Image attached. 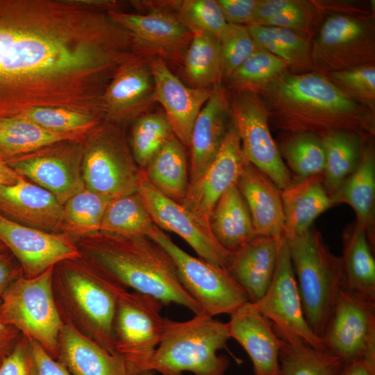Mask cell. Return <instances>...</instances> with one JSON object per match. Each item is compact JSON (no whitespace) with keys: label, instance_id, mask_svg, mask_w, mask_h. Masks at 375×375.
Returning <instances> with one entry per match:
<instances>
[{"label":"cell","instance_id":"6da1fadb","mask_svg":"<svg viewBox=\"0 0 375 375\" xmlns=\"http://www.w3.org/2000/svg\"><path fill=\"white\" fill-rule=\"evenodd\" d=\"M133 53L108 12L69 0H0V117L51 106L102 119L105 89Z\"/></svg>","mask_w":375,"mask_h":375},{"label":"cell","instance_id":"7a4b0ae2","mask_svg":"<svg viewBox=\"0 0 375 375\" xmlns=\"http://www.w3.org/2000/svg\"><path fill=\"white\" fill-rule=\"evenodd\" d=\"M262 100L269 125L289 133L319 137L334 131L374 135V114L338 88L324 73L285 70L251 90Z\"/></svg>","mask_w":375,"mask_h":375},{"label":"cell","instance_id":"3957f363","mask_svg":"<svg viewBox=\"0 0 375 375\" xmlns=\"http://www.w3.org/2000/svg\"><path fill=\"white\" fill-rule=\"evenodd\" d=\"M76 243L84 256L126 288L203 313L183 286L171 256L149 236L98 231Z\"/></svg>","mask_w":375,"mask_h":375},{"label":"cell","instance_id":"277c9868","mask_svg":"<svg viewBox=\"0 0 375 375\" xmlns=\"http://www.w3.org/2000/svg\"><path fill=\"white\" fill-rule=\"evenodd\" d=\"M53 289L63 321L111 353L117 299L126 288L83 255L54 267Z\"/></svg>","mask_w":375,"mask_h":375},{"label":"cell","instance_id":"5b68a950","mask_svg":"<svg viewBox=\"0 0 375 375\" xmlns=\"http://www.w3.org/2000/svg\"><path fill=\"white\" fill-rule=\"evenodd\" d=\"M230 339L226 323L201 313L184 322L166 318L165 329L147 371L162 375H225L229 360L217 351Z\"/></svg>","mask_w":375,"mask_h":375},{"label":"cell","instance_id":"8992f818","mask_svg":"<svg viewBox=\"0 0 375 375\" xmlns=\"http://www.w3.org/2000/svg\"><path fill=\"white\" fill-rule=\"evenodd\" d=\"M288 240L304 317L322 339L342 289L340 257L330 251L321 233L312 228Z\"/></svg>","mask_w":375,"mask_h":375},{"label":"cell","instance_id":"52a82bcc","mask_svg":"<svg viewBox=\"0 0 375 375\" xmlns=\"http://www.w3.org/2000/svg\"><path fill=\"white\" fill-rule=\"evenodd\" d=\"M54 267L34 277L22 270L1 298L0 320L29 341L38 343L58 360V340L64 322L53 289Z\"/></svg>","mask_w":375,"mask_h":375},{"label":"cell","instance_id":"ba28073f","mask_svg":"<svg viewBox=\"0 0 375 375\" xmlns=\"http://www.w3.org/2000/svg\"><path fill=\"white\" fill-rule=\"evenodd\" d=\"M140 168L121 126L103 120L83 141L85 187L112 200L138 192Z\"/></svg>","mask_w":375,"mask_h":375},{"label":"cell","instance_id":"9c48e42d","mask_svg":"<svg viewBox=\"0 0 375 375\" xmlns=\"http://www.w3.org/2000/svg\"><path fill=\"white\" fill-rule=\"evenodd\" d=\"M162 305L151 295L128 289L118 297L113 322L115 348L128 375L147 371L165 329L167 317L161 315Z\"/></svg>","mask_w":375,"mask_h":375},{"label":"cell","instance_id":"30bf717a","mask_svg":"<svg viewBox=\"0 0 375 375\" xmlns=\"http://www.w3.org/2000/svg\"><path fill=\"white\" fill-rule=\"evenodd\" d=\"M147 236L171 256L183 286L204 314L210 317L231 315L249 301L245 290L226 269L186 253L156 225Z\"/></svg>","mask_w":375,"mask_h":375},{"label":"cell","instance_id":"8fae6325","mask_svg":"<svg viewBox=\"0 0 375 375\" xmlns=\"http://www.w3.org/2000/svg\"><path fill=\"white\" fill-rule=\"evenodd\" d=\"M230 110L246 159L281 190L294 178L281 157L269 129L267 112L260 96L249 90H232Z\"/></svg>","mask_w":375,"mask_h":375},{"label":"cell","instance_id":"7c38bea8","mask_svg":"<svg viewBox=\"0 0 375 375\" xmlns=\"http://www.w3.org/2000/svg\"><path fill=\"white\" fill-rule=\"evenodd\" d=\"M374 25L361 16L328 15L311 47L312 68L324 74L374 63Z\"/></svg>","mask_w":375,"mask_h":375},{"label":"cell","instance_id":"4fadbf2b","mask_svg":"<svg viewBox=\"0 0 375 375\" xmlns=\"http://www.w3.org/2000/svg\"><path fill=\"white\" fill-rule=\"evenodd\" d=\"M253 304L285 342H301L317 349L327 350L304 317L285 237L279 241L272 283L265 294Z\"/></svg>","mask_w":375,"mask_h":375},{"label":"cell","instance_id":"5bb4252c","mask_svg":"<svg viewBox=\"0 0 375 375\" xmlns=\"http://www.w3.org/2000/svg\"><path fill=\"white\" fill-rule=\"evenodd\" d=\"M84 139L56 142L6 162L19 176L51 193L63 206L85 187Z\"/></svg>","mask_w":375,"mask_h":375},{"label":"cell","instance_id":"9a60e30c","mask_svg":"<svg viewBox=\"0 0 375 375\" xmlns=\"http://www.w3.org/2000/svg\"><path fill=\"white\" fill-rule=\"evenodd\" d=\"M322 340L344 365L362 358L375 362V303L342 289Z\"/></svg>","mask_w":375,"mask_h":375},{"label":"cell","instance_id":"2e32d148","mask_svg":"<svg viewBox=\"0 0 375 375\" xmlns=\"http://www.w3.org/2000/svg\"><path fill=\"white\" fill-rule=\"evenodd\" d=\"M138 192L155 225L183 238L201 259L228 271L233 253L224 249L210 230L197 221L180 203L156 189L142 169L138 174Z\"/></svg>","mask_w":375,"mask_h":375},{"label":"cell","instance_id":"e0dca14e","mask_svg":"<svg viewBox=\"0 0 375 375\" xmlns=\"http://www.w3.org/2000/svg\"><path fill=\"white\" fill-rule=\"evenodd\" d=\"M246 160L238 130L231 121L217 154L203 172L189 183L180 203L210 229L213 208L223 194L236 184Z\"/></svg>","mask_w":375,"mask_h":375},{"label":"cell","instance_id":"ac0fdd59","mask_svg":"<svg viewBox=\"0 0 375 375\" xmlns=\"http://www.w3.org/2000/svg\"><path fill=\"white\" fill-rule=\"evenodd\" d=\"M108 13L130 33L140 56L182 64L192 33L175 14L165 10H151L142 14L124 11Z\"/></svg>","mask_w":375,"mask_h":375},{"label":"cell","instance_id":"d6986e66","mask_svg":"<svg viewBox=\"0 0 375 375\" xmlns=\"http://www.w3.org/2000/svg\"><path fill=\"white\" fill-rule=\"evenodd\" d=\"M0 241L17 260L23 274L29 278L83 256L76 242L67 235L24 226L1 214Z\"/></svg>","mask_w":375,"mask_h":375},{"label":"cell","instance_id":"ffe728a7","mask_svg":"<svg viewBox=\"0 0 375 375\" xmlns=\"http://www.w3.org/2000/svg\"><path fill=\"white\" fill-rule=\"evenodd\" d=\"M155 103L149 58L138 56L122 66L106 88L103 119L121 126L134 122Z\"/></svg>","mask_w":375,"mask_h":375},{"label":"cell","instance_id":"44dd1931","mask_svg":"<svg viewBox=\"0 0 375 375\" xmlns=\"http://www.w3.org/2000/svg\"><path fill=\"white\" fill-rule=\"evenodd\" d=\"M155 99L163 107L174 135L189 147L192 129L200 110L210 96V89L185 85L160 58H150Z\"/></svg>","mask_w":375,"mask_h":375},{"label":"cell","instance_id":"7402d4cb","mask_svg":"<svg viewBox=\"0 0 375 375\" xmlns=\"http://www.w3.org/2000/svg\"><path fill=\"white\" fill-rule=\"evenodd\" d=\"M226 323L230 338L250 357L254 375H281L280 351L285 341L251 302L230 315Z\"/></svg>","mask_w":375,"mask_h":375},{"label":"cell","instance_id":"603a6c76","mask_svg":"<svg viewBox=\"0 0 375 375\" xmlns=\"http://www.w3.org/2000/svg\"><path fill=\"white\" fill-rule=\"evenodd\" d=\"M0 214L24 226L62 231L63 206L51 193L22 176L13 185L0 184Z\"/></svg>","mask_w":375,"mask_h":375},{"label":"cell","instance_id":"cb8c5ba5","mask_svg":"<svg viewBox=\"0 0 375 375\" xmlns=\"http://www.w3.org/2000/svg\"><path fill=\"white\" fill-rule=\"evenodd\" d=\"M232 119L229 92L218 83L197 115L190 135L189 183L196 179L217 154Z\"/></svg>","mask_w":375,"mask_h":375},{"label":"cell","instance_id":"d4e9b609","mask_svg":"<svg viewBox=\"0 0 375 375\" xmlns=\"http://www.w3.org/2000/svg\"><path fill=\"white\" fill-rule=\"evenodd\" d=\"M236 185L248 207L257 235L285 237L281 190L247 160Z\"/></svg>","mask_w":375,"mask_h":375},{"label":"cell","instance_id":"484cf974","mask_svg":"<svg viewBox=\"0 0 375 375\" xmlns=\"http://www.w3.org/2000/svg\"><path fill=\"white\" fill-rule=\"evenodd\" d=\"M58 340V360L72 375H128L118 353H111L63 321Z\"/></svg>","mask_w":375,"mask_h":375},{"label":"cell","instance_id":"4316f807","mask_svg":"<svg viewBox=\"0 0 375 375\" xmlns=\"http://www.w3.org/2000/svg\"><path fill=\"white\" fill-rule=\"evenodd\" d=\"M280 240L258 236L233 253L228 272L252 303L265 294L272 283Z\"/></svg>","mask_w":375,"mask_h":375},{"label":"cell","instance_id":"83f0119b","mask_svg":"<svg viewBox=\"0 0 375 375\" xmlns=\"http://www.w3.org/2000/svg\"><path fill=\"white\" fill-rule=\"evenodd\" d=\"M368 140L356 169L331 197L334 206L346 203L353 210L355 224L365 229L374 247L375 153L372 143H367Z\"/></svg>","mask_w":375,"mask_h":375},{"label":"cell","instance_id":"f1b7e54d","mask_svg":"<svg viewBox=\"0 0 375 375\" xmlns=\"http://www.w3.org/2000/svg\"><path fill=\"white\" fill-rule=\"evenodd\" d=\"M281 198L288 239L310 229L317 217L334 206L324 187L323 174L294 181L281 190Z\"/></svg>","mask_w":375,"mask_h":375},{"label":"cell","instance_id":"f546056e","mask_svg":"<svg viewBox=\"0 0 375 375\" xmlns=\"http://www.w3.org/2000/svg\"><path fill=\"white\" fill-rule=\"evenodd\" d=\"M366 231L354 224L343 235L342 290L375 303V260Z\"/></svg>","mask_w":375,"mask_h":375},{"label":"cell","instance_id":"4dcf8cb0","mask_svg":"<svg viewBox=\"0 0 375 375\" xmlns=\"http://www.w3.org/2000/svg\"><path fill=\"white\" fill-rule=\"evenodd\" d=\"M210 229L218 243L233 253L258 237L248 207L236 184L217 202L210 216Z\"/></svg>","mask_w":375,"mask_h":375},{"label":"cell","instance_id":"1f68e13d","mask_svg":"<svg viewBox=\"0 0 375 375\" xmlns=\"http://www.w3.org/2000/svg\"><path fill=\"white\" fill-rule=\"evenodd\" d=\"M184 147L173 135L144 169L156 189L178 203L184 197L189 185Z\"/></svg>","mask_w":375,"mask_h":375},{"label":"cell","instance_id":"d6a6232c","mask_svg":"<svg viewBox=\"0 0 375 375\" xmlns=\"http://www.w3.org/2000/svg\"><path fill=\"white\" fill-rule=\"evenodd\" d=\"M86 134H65L44 129L21 117H0V158L7 161L65 140Z\"/></svg>","mask_w":375,"mask_h":375},{"label":"cell","instance_id":"836d02e7","mask_svg":"<svg viewBox=\"0 0 375 375\" xmlns=\"http://www.w3.org/2000/svg\"><path fill=\"white\" fill-rule=\"evenodd\" d=\"M320 138L325 151L324 185L331 197L356 169L369 138L345 131H331Z\"/></svg>","mask_w":375,"mask_h":375},{"label":"cell","instance_id":"e575fe53","mask_svg":"<svg viewBox=\"0 0 375 375\" xmlns=\"http://www.w3.org/2000/svg\"><path fill=\"white\" fill-rule=\"evenodd\" d=\"M258 48L284 60L292 73H306L313 69L311 45L297 31L280 27L247 26Z\"/></svg>","mask_w":375,"mask_h":375},{"label":"cell","instance_id":"d590c367","mask_svg":"<svg viewBox=\"0 0 375 375\" xmlns=\"http://www.w3.org/2000/svg\"><path fill=\"white\" fill-rule=\"evenodd\" d=\"M182 64L192 87L210 89L221 83L222 68L218 37L201 32L192 33Z\"/></svg>","mask_w":375,"mask_h":375},{"label":"cell","instance_id":"8d00e7d4","mask_svg":"<svg viewBox=\"0 0 375 375\" xmlns=\"http://www.w3.org/2000/svg\"><path fill=\"white\" fill-rule=\"evenodd\" d=\"M155 225L139 193L110 200L99 231L122 236L147 235Z\"/></svg>","mask_w":375,"mask_h":375},{"label":"cell","instance_id":"74e56055","mask_svg":"<svg viewBox=\"0 0 375 375\" xmlns=\"http://www.w3.org/2000/svg\"><path fill=\"white\" fill-rule=\"evenodd\" d=\"M109 199L84 187L63 205L61 233L76 242L100 230Z\"/></svg>","mask_w":375,"mask_h":375},{"label":"cell","instance_id":"f35d334b","mask_svg":"<svg viewBox=\"0 0 375 375\" xmlns=\"http://www.w3.org/2000/svg\"><path fill=\"white\" fill-rule=\"evenodd\" d=\"M279 361L281 375H340L344 367L340 359L329 351L303 342H285Z\"/></svg>","mask_w":375,"mask_h":375},{"label":"cell","instance_id":"ab89813d","mask_svg":"<svg viewBox=\"0 0 375 375\" xmlns=\"http://www.w3.org/2000/svg\"><path fill=\"white\" fill-rule=\"evenodd\" d=\"M294 181L323 174L325 151L321 138L309 133H290L278 148Z\"/></svg>","mask_w":375,"mask_h":375},{"label":"cell","instance_id":"60d3db41","mask_svg":"<svg viewBox=\"0 0 375 375\" xmlns=\"http://www.w3.org/2000/svg\"><path fill=\"white\" fill-rule=\"evenodd\" d=\"M173 135L165 113L144 114L138 117L133 124L129 145L138 167L144 169Z\"/></svg>","mask_w":375,"mask_h":375},{"label":"cell","instance_id":"b9f144b4","mask_svg":"<svg viewBox=\"0 0 375 375\" xmlns=\"http://www.w3.org/2000/svg\"><path fill=\"white\" fill-rule=\"evenodd\" d=\"M18 117L48 131L65 134H86L103 120L92 115L61 107L32 108Z\"/></svg>","mask_w":375,"mask_h":375},{"label":"cell","instance_id":"7bdbcfd3","mask_svg":"<svg viewBox=\"0 0 375 375\" xmlns=\"http://www.w3.org/2000/svg\"><path fill=\"white\" fill-rule=\"evenodd\" d=\"M288 70L287 63L262 49H258L226 80L231 90H251Z\"/></svg>","mask_w":375,"mask_h":375},{"label":"cell","instance_id":"ee69618b","mask_svg":"<svg viewBox=\"0 0 375 375\" xmlns=\"http://www.w3.org/2000/svg\"><path fill=\"white\" fill-rule=\"evenodd\" d=\"M173 12L192 33L219 37L227 24L217 0H175Z\"/></svg>","mask_w":375,"mask_h":375},{"label":"cell","instance_id":"f6af8a7d","mask_svg":"<svg viewBox=\"0 0 375 375\" xmlns=\"http://www.w3.org/2000/svg\"><path fill=\"white\" fill-rule=\"evenodd\" d=\"M350 98L375 111V66L368 63L343 70L325 73Z\"/></svg>","mask_w":375,"mask_h":375},{"label":"cell","instance_id":"bcb514c9","mask_svg":"<svg viewBox=\"0 0 375 375\" xmlns=\"http://www.w3.org/2000/svg\"><path fill=\"white\" fill-rule=\"evenodd\" d=\"M222 58V78L227 80L246 59L259 49L247 26L226 24L218 37Z\"/></svg>","mask_w":375,"mask_h":375},{"label":"cell","instance_id":"7dc6e473","mask_svg":"<svg viewBox=\"0 0 375 375\" xmlns=\"http://www.w3.org/2000/svg\"><path fill=\"white\" fill-rule=\"evenodd\" d=\"M31 342L19 334L11 350L0 363V375H35Z\"/></svg>","mask_w":375,"mask_h":375},{"label":"cell","instance_id":"c3c4849f","mask_svg":"<svg viewBox=\"0 0 375 375\" xmlns=\"http://www.w3.org/2000/svg\"><path fill=\"white\" fill-rule=\"evenodd\" d=\"M227 24L249 25L258 0H217Z\"/></svg>","mask_w":375,"mask_h":375},{"label":"cell","instance_id":"681fc988","mask_svg":"<svg viewBox=\"0 0 375 375\" xmlns=\"http://www.w3.org/2000/svg\"><path fill=\"white\" fill-rule=\"evenodd\" d=\"M309 17L308 8L301 2L298 6L268 19L261 26L285 28L298 32L307 28Z\"/></svg>","mask_w":375,"mask_h":375},{"label":"cell","instance_id":"f907efd6","mask_svg":"<svg viewBox=\"0 0 375 375\" xmlns=\"http://www.w3.org/2000/svg\"><path fill=\"white\" fill-rule=\"evenodd\" d=\"M30 342L35 362V375H72L62 362L51 356L38 343Z\"/></svg>","mask_w":375,"mask_h":375},{"label":"cell","instance_id":"816d5d0a","mask_svg":"<svg viewBox=\"0 0 375 375\" xmlns=\"http://www.w3.org/2000/svg\"><path fill=\"white\" fill-rule=\"evenodd\" d=\"M301 1L295 0H258V3L248 26L262 25L268 19L300 5Z\"/></svg>","mask_w":375,"mask_h":375},{"label":"cell","instance_id":"f5cc1de1","mask_svg":"<svg viewBox=\"0 0 375 375\" xmlns=\"http://www.w3.org/2000/svg\"><path fill=\"white\" fill-rule=\"evenodd\" d=\"M21 270L18 262L8 250L0 253V299Z\"/></svg>","mask_w":375,"mask_h":375},{"label":"cell","instance_id":"db71d44e","mask_svg":"<svg viewBox=\"0 0 375 375\" xmlns=\"http://www.w3.org/2000/svg\"><path fill=\"white\" fill-rule=\"evenodd\" d=\"M340 375H375V362L364 358L344 365Z\"/></svg>","mask_w":375,"mask_h":375},{"label":"cell","instance_id":"11a10c76","mask_svg":"<svg viewBox=\"0 0 375 375\" xmlns=\"http://www.w3.org/2000/svg\"><path fill=\"white\" fill-rule=\"evenodd\" d=\"M19 334V331L15 328L4 324L0 320V351L9 352Z\"/></svg>","mask_w":375,"mask_h":375},{"label":"cell","instance_id":"9f6ffc18","mask_svg":"<svg viewBox=\"0 0 375 375\" xmlns=\"http://www.w3.org/2000/svg\"><path fill=\"white\" fill-rule=\"evenodd\" d=\"M20 176L11 169L6 162L0 158V184L13 185L16 183Z\"/></svg>","mask_w":375,"mask_h":375},{"label":"cell","instance_id":"6f0895ef","mask_svg":"<svg viewBox=\"0 0 375 375\" xmlns=\"http://www.w3.org/2000/svg\"><path fill=\"white\" fill-rule=\"evenodd\" d=\"M155 372L153 371H145L138 375H154Z\"/></svg>","mask_w":375,"mask_h":375},{"label":"cell","instance_id":"680465c9","mask_svg":"<svg viewBox=\"0 0 375 375\" xmlns=\"http://www.w3.org/2000/svg\"><path fill=\"white\" fill-rule=\"evenodd\" d=\"M8 250L5 245L0 241V253Z\"/></svg>","mask_w":375,"mask_h":375},{"label":"cell","instance_id":"91938a15","mask_svg":"<svg viewBox=\"0 0 375 375\" xmlns=\"http://www.w3.org/2000/svg\"><path fill=\"white\" fill-rule=\"evenodd\" d=\"M8 353H6V352H2V351H0V363L1 362L3 357Z\"/></svg>","mask_w":375,"mask_h":375}]
</instances>
